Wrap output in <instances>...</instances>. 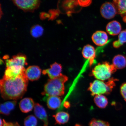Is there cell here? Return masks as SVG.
Instances as JSON below:
<instances>
[{"label": "cell", "instance_id": "1", "mask_svg": "<svg viewBox=\"0 0 126 126\" xmlns=\"http://www.w3.org/2000/svg\"><path fill=\"white\" fill-rule=\"evenodd\" d=\"M26 70L18 76L9 78L3 77L0 80L1 95L4 100H16L23 97L27 90L28 83Z\"/></svg>", "mask_w": 126, "mask_h": 126}, {"label": "cell", "instance_id": "2", "mask_svg": "<svg viewBox=\"0 0 126 126\" xmlns=\"http://www.w3.org/2000/svg\"><path fill=\"white\" fill-rule=\"evenodd\" d=\"M68 80V77L62 74L57 78L48 79L44 86L42 95L48 97H59L63 95L65 89L64 84Z\"/></svg>", "mask_w": 126, "mask_h": 126}, {"label": "cell", "instance_id": "3", "mask_svg": "<svg viewBox=\"0 0 126 126\" xmlns=\"http://www.w3.org/2000/svg\"><path fill=\"white\" fill-rule=\"evenodd\" d=\"M116 81L117 79L112 78L106 82L97 79L94 80L90 84L88 90L92 96L109 94L115 86Z\"/></svg>", "mask_w": 126, "mask_h": 126}, {"label": "cell", "instance_id": "4", "mask_svg": "<svg viewBox=\"0 0 126 126\" xmlns=\"http://www.w3.org/2000/svg\"><path fill=\"white\" fill-rule=\"evenodd\" d=\"M116 70L113 64L107 62H103L99 63L94 68L91 75L97 80L105 81L111 78L112 75Z\"/></svg>", "mask_w": 126, "mask_h": 126}, {"label": "cell", "instance_id": "5", "mask_svg": "<svg viewBox=\"0 0 126 126\" xmlns=\"http://www.w3.org/2000/svg\"><path fill=\"white\" fill-rule=\"evenodd\" d=\"M5 63L6 68L18 72H21L25 70L24 66L27 64L26 56L21 54L14 56L10 59L6 60Z\"/></svg>", "mask_w": 126, "mask_h": 126}, {"label": "cell", "instance_id": "6", "mask_svg": "<svg viewBox=\"0 0 126 126\" xmlns=\"http://www.w3.org/2000/svg\"><path fill=\"white\" fill-rule=\"evenodd\" d=\"M13 1L19 8L26 12L33 11L39 7L40 4V1L37 0H16Z\"/></svg>", "mask_w": 126, "mask_h": 126}, {"label": "cell", "instance_id": "7", "mask_svg": "<svg viewBox=\"0 0 126 126\" xmlns=\"http://www.w3.org/2000/svg\"><path fill=\"white\" fill-rule=\"evenodd\" d=\"M100 13L103 18L110 19L114 18L117 14V9L113 3L106 2L102 5L100 8Z\"/></svg>", "mask_w": 126, "mask_h": 126}, {"label": "cell", "instance_id": "8", "mask_svg": "<svg viewBox=\"0 0 126 126\" xmlns=\"http://www.w3.org/2000/svg\"><path fill=\"white\" fill-rule=\"evenodd\" d=\"M62 71V66L56 62L50 65V68L44 70L42 73L44 75L47 74L50 79H53L59 77L61 74Z\"/></svg>", "mask_w": 126, "mask_h": 126}, {"label": "cell", "instance_id": "9", "mask_svg": "<svg viewBox=\"0 0 126 126\" xmlns=\"http://www.w3.org/2000/svg\"><path fill=\"white\" fill-rule=\"evenodd\" d=\"M93 42L95 45L99 46H103L108 42V36L105 32L102 31H96L92 37Z\"/></svg>", "mask_w": 126, "mask_h": 126}, {"label": "cell", "instance_id": "10", "mask_svg": "<svg viewBox=\"0 0 126 126\" xmlns=\"http://www.w3.org/2000/svg\"><path fill=\"white\" fill-rule=\"evenodd\" d=\"M34 113L35 116L44 123V126H48V116L44 107L38 103H36L34 108Z\"/></svg>", "mask_w": 126, "mask_h": 126}, {"label": "cell", "instance_id": "11", "mask_svg": "<svg viewBox=\"0 0 126 126\" xmlns=\"http://www.w3.org/2000/svg\"><path fill=\"white\" fill-rule=\"evenodd\" d=\"M41 71L38 66H31L26 69L25 73L28 80L34 81L38 80L40 78Z\"/></svg>", "mask_w": 126, "mask_h": 126}, {"label": "cell", "instance_id": "12", "mask_svg": "<svg viewBox=\"0 0 126 126\" xmlns=\"http://www.w3.org/2000/svg\"><path fill=\"white\" fill-rule=\"evenodd\" d=\"M35 105L34 100L32 98L26 97L20 101L19 107L22 112L27 113L32 110Z\"/></svg>", "mask_w": 126, "mask_h": 126}, {"label": "cell", "instance_id": "13", "mask_svg": "<svg viewBox=\"0 0 126 126\" xmlns=\"http://www.w3.org/2000/svg\"><path fill=\"white\" fill-rule=\"evenodd\" d=\"M82 53L83 57L89 60L90 65H92L95 57V50L94 47L89 45L85 46Z\"/></svg>", "mask_w": 126, "mask_h": 126}, {"label": "cell", "instance_id": "14", "mask_svg": "<svg viewBox=\"0 0 126 126\" xmlns=\"http://www.w3.org/2000/svg\"><path fill=\"white\" fill-rule=\"evenodd\" d=\"M106 30L107 32L110 35H116L119 34L121 32L122 26L119 22L113 20L107 24Z\"/></svg>", "mask_w": 126, "mask_h": 126}, {"label": "cell", "instance_id": "15", "mask_svg": "<svg viewBox=\"0 0 126 126\" xmlns=\"http://www.w3.org/2000/svg\"><path fill=\"white\" fill-rule=\"evenodd\" d=\"M47 100L48 108L52 110H56L59 108L61 106L62 102L60 97L55 96L48 97Z\"/></svg>", "mask_w": 126, "mask_h": 126}, {"label": "cell", "instance_id": "16", "mask_svg": "<svg viewBox=\"0 0 126 126\" xmlns=\"http://www.w3.org/2000/svg\"><path fill=\"white\" fill-rule=\"evenodd\" d=\"M53 116L56 121L55 124L59 125L67 123L70 119V115L68 113L64 111L59 112Z\"/></svg>", "mask_w": 126, "mask_h": 126}, {"label": "cell", "instance_id": "17", "mask_svg": "<svg viewBox=\"0 0 126 126\" xmlns=\"http://www.w3.org/2000/svg\"><path fill=\"white\" fill-rule=\"evenodd\" d=\"M112 63L116 69H122L126 66V59L123 55H118L113 58Z\"/></svg>", "mask_w": 126, "mask_h": 126}, {"label": "cell", "instance_id": "18", "mask_svg": "<svg viewBox=\"0 0 126 126\" xmlns=\"http://www.w3.org/2000/svg\"><path fill=\"white\" fill-rule=\"evenodd\" d=\"M113 3L117 9V14L123 17L126 15V0H114Z\"/></svg>", "mask_w": 126, "mask_h": 126}, {"label": "cell", "instance_id": "19", "mask_svg": "<svg viewBox=\"0 0 126 126\" xmlns=\"http://www.w3.org/2000/svg\"><path fill=\"white\" fill-rule=\"evenodd\" d=\"M94 101L96 106L100 108H104L108 105V102L107 97L102 94L95 96Z\"/></svg>", "mask_w": 126, "mask_h": 126}, {"label": "cell", "instance_id": "20", "mask_svg": "<svg viewBox=\"0 0 126 126\" xmlns=\"http://www.w3.org/2000/svg\"><path fill=\"white\" fill-rule=\"evenodd\" d=\"M126 43V30L121 32L118 36V40L113 42V46L114 48H119Z\"/></svg>", "mask_w": 126, "mask_h": 126}, {"label": "cell", "instance_id": "21", "mask_svg": "<svg viewBox=\"0 0 126 126\" xmlns=\"http://www.w3.org/2000/svg\"><path fill=\"white\" fill-rule=\"evenodd\" d=\"M44 29L41 26L38 25L32 26L31 30V34L34 38H38L43 34Z\"/></svg>", "mask_w": 126, "mask_h": 126}, {"label": "cell", "instance_id": "22", "mask_svg": "<svg viewBox=\"0 0 126 126\" xmlns=\"http://www.w3.org/2000/svg\"><path fill=\"white\" fill-rule=\"evenodd\" d=\"M24 124V126H37V119L35 116L31 115L25 118Z\"/></svg>", "mask_w": 126, "mask_h": 126}, {"label": "cell", "instance_id": "23", "mask_svg": "<svg viewBox=\"0 0 126 126\" xmlns=\"http://www.w3.org/2000/svg\"><path fill=\"white\" fill-rule=\"evenodd\" d=\"M89 126H110V125L108 122L93 119L89 122Z\"/></svg>", "mask_w": 126, "mask_h": 126}, {"label": "cell", "instance_id": "24", "mask_svg": "<svg viewBox=\"0 0 126 126\" xmlns=\"http://www.w3.org/2000/svg\"><path fill=\"white\" fill-rule=\"evenodd\" d=\"M16 103V101L13 100L6 102L3 104L7 109L11 112L15 109Z\"/></svg>", "mask_w": 126, "mask_h": 126}, {"label": "cell", "instance_id": "25", "mask_svg": "<svg viewBox=\"0 0 126 126\" xmlns=\"http://www.w3.org/2000/svg\"><path fill=\"white\" fill-rule=\"evenodd\" d=\"M1 114L8 115L10 114L11 112L7 109L4 104H1L0 105Z\"/></svg>", "mask_w": 126, "mask_h": 126}, {"label": "cell", "instance_id": "26", "mask_svg": "<svg viewBox=\"0 0 126 126\" xmlns=\"http://www.w3.org/2000/svg\"><path fill=\"white\" fill-rule=\"evenodd\" d=\"M120 92L124 100L126 101V82L123 83L121 86Z\"/></svg>", "mask_w": 126, "mask_h": 126}, {"label": "cell", "instance_id": "27", "mask_svg": "<svg viewBox=\"0 0 126 126\" xmlns=\"http://www.w3.org/2000/svg\"><path fill=\"white\" fill-rule=\"evenodd\" d=\"M78 4L82 7H87L90 5L91 3V0H78Z\"/></svg>", "mask_w": 126, "mask_h": 126}, {"label": "cell", "instance_id": "28", "mask_svg": "<svg viewBox=\"0 0 126 126\" xmlns=\"http://www.w3.org/2000/svg\"><path fill=\"white\" fill-rule=\"evenodd\" d=\"M3 124L2 126H20L17 122H7L4 119L3 120Z\"/></svg>", "mask_w": 126, "mask_h": 126}, {"label": "cell", "instance_id": "29", "mask_svg": "<svg viewBox=\"0 0 126 126\" xmlns=\"http://www.w3.org/2000/svg\"><path fill=\"white\" fill-rule=\"evenodd\" d=\"M3 124V122L2 120L1 119H0V126H2Z\"/></svg>", "mask_w": 126, "mask_h": 126}, {"label": "cell", "instance_id": "30", "mask_svg": "<svg viewBox=\"0 0 126 126\" xmlns=\"http://www.w3.org/2000/svg\"><path fill=\"white\" fill-rule=\"evenodd\" d=\"M75 126H82L81 125H80V124H76Z\"/></svg>", "mask_w": 126, "mask_h": 126}]
</instances>
